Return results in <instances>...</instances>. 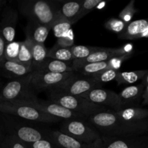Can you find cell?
<instances>
[{
    "label": "cell",
    "instance_id": "6da1fadb",
    "mask_svg": "<svg viewBox=\"0 0 148 148\" xmlns=\"http://www.w3.org/2000/svg\"><path fill=\"white\" fill-rule=\"evenodd\" d=\"M88 122L103 136L134 137L148 132V119L140 122H128L121 119L113 110L98 113L88 117Z\"/></svg>",
    "mask_w": 148,
    "mask_h": 148
},
{
    "label": "cell",
    "instance_id": "7a4b0ae2",
    "mask_svg": "<svg viewBox=\"0 0 148 148\" xmlns=\"http://www.w3.org/2000/svg\"><path fill=\"white\" fill-rule=\"evenodd\" d=\"M60 6L59 1H56L25 0L19 2L18 8L28 21L52 27L60 13Z\"/></svg>",
    "mask_w": 148,
    "mask_h": 148
},
{
    "label": "cell",
    "instance_id": "3957f363",
    "mask_svg": "<svg viewBox=\"0 0 148 148\" xmlns=\"http://www.w3.org/2000/svg\"><path fill=\"white\" fill-rule=\"evenodd\" d=\"M33 72L7 82L0 91V103L38 101L31 85Z\"/></svg>",
    "mask_w": 148,
    "mask_h": 148
},
{
    "label": "cell",
    "instance_id": "277c9868",
    "mask_svg": "<svg viewBox=\"0 0 148 148\" xmlns=\"http://www.w3.org/2000/svg\"><path fill=\"white\" fill-rule=\"evenodd\" d=\"M49 92V101L56 103L64 108L81 114L85 117H89L95 114L108 110L106 107L93 103L80 96H74L51 90Z\"/></svg>",
    "mask_w": 148,
    "mask_h": 148
},
{
    "label": "cell",
    "instance_id": "5b68a950",
    "mask_svg": "<svg viewBox=\"0 0 148 148\" xmlns=\"http://www.w3.org/2000/svg\"><path fill=\"white\" fill-rule=\"evenodd\" d=\"M0 113L15 116L35 122L53 123L60 121V119L52 116L37 109L30 105L27 101L0 103Z\"/></svg>",
    "mask_w": 148,
    "mask_h": 148
},
{
    "label": "cell",
    "instance_id": "8992f818",
    "mask_svg": "<svg viewBox=\"0 0 148 148\" xmlns=\"http://www.w3.org/2000/svg\"><path fill=\"white\" fill-rule=\"evenodd\" d=\"M59 131L85 144H92L102 137L96 129L82 119L65 120Z\"/></svg>",
    "mask_w": 148,
    "mask_h": 148
},
{
    "label": "cell",
    "instance_id": "52a82bcc",
    "mask_svg": "<svg viewBox=\"0 0 148 148\" xmlns=\"http://www.w3.org/2000/svg\"><path fill=\"white\" fill-rule=\"evenodd\" d=\"M101 85L91 77L80 78L77 75L76 76L65 81L54 89L50 90L74 96H81Z\"/></svg>",
    "mask_w": 148,
    "mask_h": 148
},
{
    "label": "cell",
    "instance_id": "ba28073f",
    "mask_svg": "<svg viewBox=\"0 0 148 148\" xmlns=\"http://www.w3.org/2000/svg\"><path fill=\"white\" fill-rule=\"evenodd\" d=\"M75 72L66 73H52L45 72H33L31 85L35 91L54 89L65 81L76 76Z\"/></svg>",
    "mask_w": 148,
    "mask_h": 148
},
{
    "label": "cell",
    "instance_id": "9c48e42d",
    "mask_svg": "<svg viewBox=\"0 0 148 148\" xmlns=\"http://www.w3.org/2000/svg\"><path fill=\"white\" fill-rule=\"evenodd\" d=\"M133 46L132 44L126 45L121 48L110 49V48H100L97 51L90 55L88 58L82 60H76L72 62L74 71H78L84 65L95 62H106L116 56H123L130 53H133Z\"/></svg>",
    "mask_w": 148,
    "mask_h": 148
},
{
    "label": "cell",
    "instance_id": "30bf717a",
    "mask_svg": "<svg viewBox=\"0 0 148 148\" xmlns=\"http://www.w3.org/2000/svg\"><path fill=\"white\" fill-rule=\"evenodd\" d=\"M4 123L6 128L9 130V134L14 135L27 145L43 139H47L46 134L34 127L20 125L10 119H4Z\"/></svg>",
    "mask_w": 148,
    "mask_h": 148
},
{
    "label": "cell",
    "instance_id": "8fae6325",
    "mask_svg": "<svg viewBox=\"0 0 148 148\" xmlns=\"http://www.w3.org/2000/svg\"><path fill=\"white\" fill-rule=\"evenodd\" d=\"M80 97L88 100L93 103L105 107H110L114 111L122 109L119 94L114 91L97 88L83 94Z\"/></svg>",
    "mask_w": 148,
    "mask_h": 148
},
{
    "label": "cell",
    "instance_id": "7c38bea8",
    "mask_svg": "<svg viewBox=\"0 0 148 148\" xmlns=\"http://www.w3.org/2000/svg\"><path fill=\"white\" fill-rule=\"evenodd\" d=\"M27 102L37 109L60 119H80L85 117L81 114L73 112L51 101H40L38 100V101H30Z\"/></svg>",
    "mask_w": 148,
    "mask_h": 148
},
{
    "label": "cell",
    "instance_id": "4fadbf2b",
    "mask_svg": "<svg viewBox=\"0 0 148 148\" xmlns=\"http://www.w3.org/2000/svg\"><path fill=\"white\" fill-rule=\"evenodd\" d=\"M46 134V138L55 148H101L102 145V137L92 144H85L61 132L59 130H52Z\"/></svg>",
    "mask_w": 148,
    "mask_h": 148
},
{
    "label": "cell",
    "instance_id": "5bb4252c",
    "mask_svg": "<svg viewBox=\"0 0 148 148\" xmlns=\"http://www.w3.org/2000/svg\"><path fill=\"white\" fill-rule=\"evenodd\" d=\"M101 148H148V137L102 136Z\"/></svg>",
    "mask_w": 148,
    "mask_h": 148
},
{
    "label": "cell",
    "instance_id": "9a60e30c",
    "mask_svg": "<svg viewBox=\"0 0 148 148\" xmlns=\"http://www.w3.org/2000/svg\"><path fill=\"white\" fill-rule=\"evenodd\" d=\"M17 20L18 12L17 10L12 7H6L0 21V33L5 40L6 44L14 41Z\"/></svg>",
    "mask_w": 148,
    "mask_h": 148
},
{
    "label": "cell",
    "instance_id": "2e32d148",
    "mask_svg": "<svg viewBox=\"0 0 148 148\" xmlns=\"http://www.w3.org/2000/svg\"><path fill=\"white\" fill-rule=\"evenodd\" d=\"M119 38L125 40L147 38H148V19L134 20L127 25L123 33L118 35Z\"/></svg>",
    "mask_w": 148,
    "mask_h": 148
},
{
    "label": "cell",
    "instance_id": "e0dca14e",
    "mask_svg": "<svg viewBox=\"0 0 148 148\" xmlns=\"http://www.w3.org/2000/svg\"><path fill=\"white\" fill-rule=\"evenodd\" d=\"M33 72L31 67L22 64L17 62H12L4 59L0 63V72L3 76L12 79L23 77Z\"/></svg>",
    "mask_w": 148,
    "mask_h": 148
},
{
    "label": "cell",
    "instance_id": "ac0fdd59",
    "mask_svg": "<svg viewBox=\"0 0 148 148\" xmlns=\"http://www.w3.org/2000/svg\"><path fill=\"white\" fill-rule=\"evenodd\" d=\"M51 26L45 25L33 21H28L25 28V38L37 43L44 44Z\"/></svg>",
    "mask_w": 148,
    "mask_h": 148
},
{
    "label": "cell",
    "instance_id": "d6986e66",
    "mask_svg": "<svg viewBox=\"0 0 148 148\" xmlns=\"http://www.w3.org/2000/svg\"><path fill=\"white\" fill-rule=\"evenodd\" d=\"M145 87L140 83L137 85H130L123 89L119 94L121 107L124 108V106L134 104L138 102L141 98H143V94Z\"/></svg>",
    "mask_w": 148,
    "mask_h": 148
},
{
    "label": "cell",
    "instance_id": "ffe728a7",
    "mask_svg": "<svg viewBox=\"0 0 148 148\" xmlns=\"http://www.w3.org/2000/svg\"><path fill=\"white\" fill-rule=\"evenodd\" d=\"M38 72H52V73H66L75 72L72 64L56 59L46 58V60L37 69ZM35 71V72H36Z\"/></svg>",
    "mask_w": 148,
    "mask_h": 148
},
{
    "label": "cell",
    "instance_id": "44dd1931",
    "mask_svg": "<svg viewBox=\"0 0 148 148\" xmlns=\"http://www.w3.org/2000/svg\"><path fill=\"white\" fill-rule=\"evenodd\" d=\"M121 119L128 122H140L148 119V109L137 107H128L115 111Z\"/></svg>",
    "mask_w": 148,
    "mask_h": 148
},
{
    "label": "cell",
    "instance_id": "7402d4cb",
    "mask_svg": "<svg viewBox=\"0 0 148 148\" xmlns=\"http://www.w3.org/2000/svg\"><path fill=\"white\" fill-rule=\"evenodd\" d=\"M83 0L63 2L60 6V14L72 25L78 22Z\"/></svg>",
    "mask_w": 148,
    "mask_h": 148
},
{
    "label": "cell",
    "instance_id": "603a6c76",
    "mask_svg": "<svg viewBox=\"0 0 148 148\" xmlns=\"http://www.w3.org/2000/svg\"><path fill=\"white\" fill-rule=\"evenodd\" d=\"M25 40L28 43L29 46L31 49L32 56H33L32 68H33V72H35L47 58L48 49L45 46V44L35 43L27 38H25Z\"/></svg>",
    "mask_w": 148,
    "mask_h": 148
},
{
    "label": "cell",
    "instance_id": "cb8c5ba5",
    "mask_svg": "<svg viewBox=\"0 0 148 148\" xmlns=\"http://www.w3.org/2000/svg\"><path fill=\"white\" fill-rule=\"evenodd\" d=\"M148 73V69L132 71V72H119L116 78L118 85L121 84H132L142 79Z\"/></svg>",
    "mask_w": 148,
    "mask_h": 148
},
{
    "label": "cell",
    "instance_id": "d4e9b609",
    "mask_svg": "<svg viewBox=\"0 0 148 148\" xmlns=\"http://www.w3.org/2000/svg\"><path fill=\"white\" fill-rule=\"evenodd\" d=\"M109 69H113L111 59L106 62L88 64L82 66L78 71L86 77H92L103 71Z\"/></svg>",
    "mask_w": 148,
    "mask_h": 148
},
{
    "label": "cell",
    "instance_id": "484cf974",
    "mask_svg": "<svg viewBox=\"0 0 148 148\" xmlns=\"http://www.w3.org/2000/svg\"><path fill=\"white\" fill-rule=\"evenodd\" d=\"M47 58L62 61L65 62H69L73 61V56L72 54L71 48H66L56 44L48 50Z\"/></svg>",
    "mask_w": 148,
    "mask_h": 148
},
{
    "label": "cell",
    "instance_id": "4316f807",
    "mask_svg": "<svg viewBox=\"0 0 148 148\" xmlns=\"http://www.w3.org/2000/svg\"><path fill=\"white\" fill-rule=\"evenodd\" d=\"M72 25V23L59 13L58 17L52 25L51 30H53L55 36L59 38L66 35L71 30Z\"/></svg>",
    "mask_w": 148,
    "mask_h": 148
},
{
    "label": "cell",
    "instance_id": "83f0119b",
    "mask_svg": "<svg viewBox=\"0 0 148 148\" xmlns=\"http://www.w3.org/2000/svg\"><path fill=\"white\" fill-rule=\"evenodd\" d=\"M100 47L75 45L71 48L72 54L73 56V61L82 60V59H86L90 55L98 51Z\"/></svg>",
    "mask_w": 148,
    "mask_h": 148
},
{
    "label": "cell",
    "instance_id": "f1b7e54d",
    "mask_svg": "<svg viewBox=\"0 0 148 148\" xmlns=\"http://www.w3.org/2000/svg\"><path fill=\"white\" fill-rule=\"evenodd\" d=\"M17 62L32 68L33 56H32L31 49H30L28 43L25 40L20 41V49L18 58H17Z\"/></svg>",
    "mask_w": 148,
    "mask_h": 148
},
{
    "label": "cell",
    "instance_id": "f546056e",
    "mask_svg": "<svg viewBox=\"0 0 148 148\" xmlns=\"http://www.w3.org/2000/svg\"><path fill=\"white\" fill-rule=\"evenodd\" d=\"M20 49V41H13L7 43L4 49V59L12 62H17Z\"/></svg>",
    "mask_w": 148,
    "mask_h": 148
},
{
    "label": "cell",
    "instance_id": "4dcf8cb0",
    "mask_svg": "<svg viewBox=\"0 0 148 148\" xmlns=\"http://www.w3.org/2000/svg\"><path fill=\"white\" fill-rule=\"evenodd\" d=\"M127 25H128L127 23H124V21H122L120 19L111 17V18H110L109 20L106 22L105 24H104V27L107 30L119 35L124 32V30L127 27Z\"/></svg>",
    "mask_w": 148,
    "mask_h": 148
},
{
    "label": "cell",
    "instance_id": "1f68e13d",
    "mask_svg": "<svg viewBox=\"0 0 148 148\" xmlns=\"http://www.w3.org/2000/svg\"><path fill=\"white\" fill-rule=\"evenodd\" d=\"M119 72V71L117 70V69H107V70L103 71V72L91 77L93 78L98 83L101 85L102 83H106V82L116 80V78Z\"/></svg>",
    "mask_w": 148,
    "mask_h": 148
},
{
    "label": "cell",
    "instance_id": "d6a6232c",
    "mask_svg": "<svg viewBox=\"0 0 148 148\" xmlns=\"http://www.w3.org/2000/svg\"><path fill=\"white\" fill-rule=\"evenodd\" d=\"M134 3H135L134 0L130 1V3L119 13V19H120L127 24L131 23L134 15L138 12V10L134 7Z\"/></svg>",
    "mask_w": 148,
    "mask_h": 148
},
{
    "label": "cell",
    "instance_id": "836d02e7",
    "mask_svg": "<svg viewBox=\"0 0 148 148\" xmlns=\"http://www.w3.org/2000/svg\"><path fill=\"white\" fill-rule=\"evenodd\" d=\"M101 2H102L101 0H83V1H82V9H81V12L80 14H79L78 20L82 19L86 14L90 12L95 7H96Z\"/></svg>",
    "mask_w": 148,
    "mask_h": 148
},
{
    "label": "cell",
    "instance_id": "e575fe53",
    "mask_svg": "<svg viewBox=\"0 0 148 148\" xmlns=\"http://www.w3.org/2000/svg\"><path fill=\"white\" fill-rule=\"evenodd\" d=\"M4 141L8 148H30L27 145L23 143L13 134H8L4 136Z\"/></svg>",
    "mask_w": 148,
    "mask_h": 148
},
{
    "label": "cell",
    "instance_id": "d590c367",
    "mask_svg": "<svg viewBox=\"0 0 148 148\" xmlns=\"http://www.w3.org/2000/svg\"><path fill=\"white\" fill-rule=\"evenodd\" d=\"M74 43H75V38H74V34L72 29L66 35L59 38H57V41H56V44L66 48H72V46H75Z\"/></svg>",
    "mask_w": 148,
    "mask_h": 148
},
{
    "label": "cell",
    "instance_id": "8d00e7d4",
    "mask_svg": "<svg viewBox=\"0 0 148 148\" xmlns=\"http://www.w3.org/2000/svg\"><path fill=\"white\" fill-rule=\"evenodd\" d=\"M30 148H55L48 139H43L34 143L28 145Z\"/></svg>",
    "mask_w": 148,
    "mask_h": 148
},
{
    "label": "cell",
    "instance_id": "74e56055",
    "mask_svg": "<svg viewBox=\"0 0 148 148\" xmlns=\"http://www.w3.org/2000/svg\"><path fill=\"white\" fill-rule=\"evenodd\" d=\"M6 43L2 36L0 33V63L4 59V49H5Z\"/></svg>",
    "mask_w": 148,
    "mask_h": 148
},
{
    "label": "cell",
    "instance_id": "f35d334b",
    "mask_svg": "<svg viewBox=\"0 0 148 148\" xmlns=\"http://www.w3.org/2000/svg\"><path fill=\"white\" fill-rule=\"evenodd\" d=\"M143 105H148V85L145 87L143 94Z\"/></svg>",
    "mask_w": 148,
    "mask_h": 148
},
{
    "label": "cell",
    "instance_id": "ab89813d",
    "mask_svg": "<svg viewBox=\"0 0 148 148\" xmlns=\"http://www.w3.org/2000/svg\"><path fill=\"white\" fill-rule=\"evenodd\" d=\"M141 83L143 84L145 87H146L147 85H148V73L146 75V76L143 78V80H142Z\"/></svg>",
    "mask_w": 148,
    "mask_h": 148
},
{
    "label": "cell",
    "instance_id": "60d3db41",
    "mask_svg": "<svg viewBox=\"0 0 148 148\" xmlns=\"http://www.w3.org/2000/svg\"><path fill=\"white\" fill-rule=\"evenodd\" d=\"M0 148H8L7 144H6L5 141H4V140H3V141L1 142V143L0 144Z\"/></svg>",
    "mask_w": 148,
    "mask_h": 148
},
{
    "label": "cell",
    "instance_id": "b9f144b4",
    "mask_svg": "<svg viewBox=\"0 0 148 148\" xmlns=\"http://www.w3.org/2000/svg\"><path fill=\"white\" fill-rule=\"evenodd\" d=\"M4 136L3 135L2 130H1V127H0V144H1V142L3 141V140H4Z\"/></svg>",
    "mask_w": 148,
    "mask_h": 148
},
{
    "label": "cell",
    "instance_id": "7bdbcfd3",
    "mask_svg": "<svg viewBox=\"0 0 148 148\" xmlns=\"http://www.w3.org/2000/svg\"><path fill=\"white\" fill-rule=\"evenodd\" d=\"M5 3H6L5 1H1V0H0V7H2V6L5 4Z\"/></svg>",
    "mask_w": 148,
    "mask_h": 148
}]
</instances>
